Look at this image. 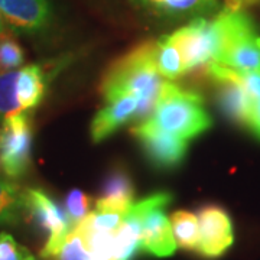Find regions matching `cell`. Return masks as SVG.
Segmentation results:
<instances>
[{
    "label": "cell",
    "mask_w": 260,
    "mask_h": 260,
    "mask_svg": "<svg viewBox=\"0 0 260 260\" xmlns=\"http://www.w3.org/2000/svg\"><path fill=\"white\" fill-rule=\"evenodd\" d=\"M155 59V41H146L120 56L107 70L102 81L104 100L116 95H133L139 102L136 123L152 116L165 81L160 78Z\"/></svg>",
    "instance_id": "6da1fadb"
},
{
    "label": "cell",
    "mask_w": 260,
    "mask_h": 260,
    "mask_svg": "<svg viewBox=\"0 0 260 260\" xmlns=\"http://www.w3.org/2000/svg\"><path fill=\"white\" fill-rule=\"evenodd\" d=\"M5 32H6V22H5V19L2 16V13H0V37H3Z\"/></svg>",
    "instance_id": "4316f807"
},
{
    "label": "cell",
    "mask_w": 260,
    "mask_h": 260,
    "mask_svg": "<svg viewBox=\"0 0 260 260\" xmlns=\"http://www.w3.org/2000/svg\"><path fill=\"white\" fill-rule=\"evenodd\" d=\"M169 38L182 56L185 73L213 64L220 52L221 38L215 19H192L188 25L171 34Z\"/></svg>",
    "instance_id": "8992f818"
},
{
    "label": "cell",
    "mask_w": 260,
    "mask_h": 260,
    "mask_svg": "<svg viewBox=\"0 0 260 260\" xmlns=\"http://www.w3.org/2000/svg\"><path fill=\"white\" fill-rule=\"evenodd\" d=\"M217 83L220 85L218 102L225 116L234 121L247 124V119L254 100L239 84L233 81H217Z\"/></svg>",
    "instance_id": "5bb4252c"
},
{
    "label": "cell",
    "mask_w": 260,
    "mask_h": 260,
    "mask_svg": "<svg viewBox=\"0 0 260 260\" xmlns=\"http://www.w3.org/2000/svg\"><path fill=\"white\" fill-rule=\"evenodd\" d=\"M208 71L215 81H233L239 84L253 100H260V73L239 71L215 62L208 65Z\"/></svg>",
    "instance_id": "ac0fdd59"
},
{
    "label": "cell",
    "mask_w": 260,
    "mask_h": 260,
    "mask_svg": "<svg viewBox=\"0 0 260 260\" xmlns=\"http://www.w3.org/2000/svg\"><path fill=\"white\" fill-rule=\"evenodd\" d=\"M34 254L19 244L9 233H0V260H28Z\"/></svg>",
    "instance_id": "cb8c5ba5"
},
{
    "label": "cell",
    "mask_w": 260,
    "mask_h": 260,
    "mask_svg": "<svg viewBox=\"0 0 260 260\" xmlns=\"http://www.w3.org/2000/svg\"><path fill=\"white\" fill-rule=\"evenodd\" d=\"M18 71L0 74V117L6 119L10 114L22 112L16 95Z\"/></svg>",
    "instance_id": "ffe728a7"
},
{
    "label": "cell",
    "mask_w": 260,
    "mask_h": 260,
    "mask_svg": "<svg viewBox=\"0 0 260 260\" xmlns=\"http://www.w3.org/2000/svg\"><path fill=\"white\" fill-rule=\"evenodd\" d=\"M155 59L159 74L168 80H177L185 74L182 56L169 35L160 37L158 41H155Z\"/></svg>",
    "instance_id": "9a60e30c"
},
{
    "label": "cell",
    "mask_w": 260,
    "mask_h": 260,
    "mask_svg": "<svg viewBox=\"0 0 260 260\" xmlns=\"http://www.w3.org/2000/svg\"><path fill=\"white\" fill-rule=\"evenodd\" d=\"M132 133L140 142L148 159L160 169L179 167L186 156L188 140L158 129L149 120L136 123Z\"/></svg>",
    "instance_id": "52a82bcc"
},
{
    "label": "cell",
    "mask_w": 260,
    "mask_h": 260,
    "mask_svg": "<svg viewBox=\"0 0 260 260\" xmlns=\"http://www.w3.org/2000/svg\"><path fill=\"white\" fill-rule=\"evenodd\" d=\"M25 62L23 49L15 39L0 37V74L16 71Z\"/></svg>",
    "instance_id": "44dd1931"
},
{
    "label": "cell",
    "mask_w": 260,
    "mask_h": 260,
    "mask_svg": "<svg viewBox=\"0 0 260 260\" xmlns=\"http://www.w3.org/2000/svg\"><path fill=\"white\" fill-rule=\"evenodd\" d=\"M171 201L172 195L169 192H159L158 200L149 207L142 217L140 249L156 257L172 256L178 247L171 221L164 213L165 207Z\"/></svg>",
    "instance_id": "ba28073f"
},
{
    "label": "cell",
    "mask_w": 260,
    "mask_h": 260,
    "mask_svg": "<svg viewBox=\"0 0 260 260\" xmlns=\"http://www.w3.org/2000/svg\"><path fill=\"white\" fill-rule=\"evenodd\" d=\"M135 186L132 178L124 169H113L104 178L102 186V195L95 203V210L116 211L127 214L133 204Z\"/></svg>",
    "instance_id": "7c38bea8"
},
{
    "label": "cell",
    "mask_w": 260,
    "mask_h": 260,
    "mask_svg": "<svg viewBox=\"0 0 260 260\" xmlns=\"http://www.w3.org/2000/svg\"><path fill=\"white\" fill-rule=\"evenodd\" d=\"M214 0H162L159 10L169 16H186L207 9Z\"/></svg>",
    "instance_id": "603a6c76"
},
{
    "label": "cell",
    "mask_w": 260,
    "mask_h": 260,
    "mask_svg": "<svg viewBox=\"0 0 260 260\" xmlns=\"http://www.w3.org/2000/svg\"><path fill=\"white\" fill-rule=\"evenodd\" d=\"M138 3H142V5H146V6H152V8H160V3L162 0H135Z\"/></svg>",
    "instance_id": "484cf974"
},
{
    "label": "cell",
    "mask_w": 260,
    "mask_h": 260,
    "mask_svg": "<svg viewBox=\"0 0 260 260\" xmlns=\"http://www.w3.org/2000/svg\"><path fill=\"white\" fill-rule=\"evenodd\" d=\"M48 74L41 64H30L18 71L16 95L22 112H30L45 99Z\"/></svg>",
    "instance_id": "4fadbf2b"
},
{
    "label": "cell",
    "mask_w": 260,
    "mask_h": 260,
    "mask_svg": "<svg viewBox=\"0 0 260 260\" xmlns=\"http://www.w3.org/2000/svg\"><path fill=\"white\" fill-rule=\"evenodd\" d=\"M34 130L29 112L3 119L0 127V171L10 179L26 175L32 165Z\"/></svg>",
    "instance_id": "5b68a950"
},
{
    "label": "cell",
    "mask_w": 260,
    "mask_h": 260,
    "mask_svg": "<svg viewBox=\"0 0 260 260\" xmlns=\"http://www.w3.org/2000/svg\"><path fill=\"white\" fill-rule=\"evenodd\" d=\"M0 13L10 28L25 35L44 32L52 20L48 0H0Z\"/></svg>",
    "instance_id": "30bf717a"
},
{
    "label": "cell",
    "mask_w": 260,
    "mask_h": 260,
    "mask_svg": "<svg viewBox=\"0 0 260 260\" xmlns=\"http://www.w3.org/2000/svg\"><path fill=\"white\" fill-rule=\"evenodd\" d=\"M246 126L260 139V100H254L253 103Z\"/></svg>",
    "instance_id": "d4e9b609"
},
{
    "label": "cell",
    "mask_w": 260,
    "mask_h": 260,
    "mask_svg": "<svg viewBox=\"0 0 260 260\" xmlns=\"http://www.w3.org/2000/svg\"><path fill=\"white\" fill-rule=\"evenodd\" d=\"M52 260H91L85 237L78 225L73 227Z\"/></svg>",
    "instance_id": "d6986e66"
},
{
    "label": "cell",
    "mask_w": 260,
    "mask_h": 260,
    "mask_svg": "<svg viewBox=\"0 0 260 260\" xmlns=\"http://www.w3.org/2000/svg\"><path fill=\"white\" fill-rule=\"evenodd\" d=\"M158 129L191 140L211 127L213 119L201 95L165 81L152 116L146 119Z\"/></svg>",
    "instance_id": "7a4b0ae2"
},
{
    "label": "cell",
    "mask_w": 260,
    "mask_h": 260,
    "mask_svg": "<svg viewBox=\"0 0 260 260\" xmlns=\"http://www.w3.org/2000/svg\"><path fill=\"white\" fill-rule=\"evenodd\" d=\"M28 260H37V259H35V256H34V257H30V259H28Z\"/></svg>",
    "instance_id": "83f0119b"
},
{
    "label": "cell",
    "mask_w": 260,
    "mask_h": 260,
    "mask_svg": "<svg viewBox=\"0 0 260 260\" xmlns=\"http://www.w3.org/2000/svg\"><path fill=\"white\" fill-rule=\"evenodd\" d=\"M23 214V191L15 182L0 178V225L19 223Z\"/></svg>",
    "instance_id": "2e32d148"
},
{
    "label": "cell",
    "mask_w": 260,
    "mask_h": 260,
    "mask_svg": "<svg viewBox=\"0 0 260 260\" xmlns=\"http://www.w3.org/2000/svg\"><path fill=\"white\" fill-rule=\"evenodd\" d=\"M169 221L178 246L185 250H197L200 234L198 215L186 210H178L171 215Z\"/></svg>",
    "instance_id": "e0dca14e"
},
{
    "label": "cell",
    "mask_w": 260,
    "mask_h": 260,
    "mask_svg": "<svg viewBox=\"0 0 260 260\" xmlns=\"http://www.w3.org/2000/svg\"><path fill=\"white\" fill-rule=\"evenodd\" d=\"M215 22L221 37L215 64L239 71L260 73V35L251 19L240 9L225 8L217 15Z\"/></svg>",
    "instance_id": "3957f363"
},
{
    "label": "cell",
    "mask_w": 260,
    "mask_h": 260,
    "mask_svg": "<svg viewBox=\"0 0 260 260\" xmlns=\"http://www.w3.org/2000/svg\"><path fill=\"white\" fill-rule=\"evenodd\" d=\"M25 214L42 232L47 233V242L41 250L44 260H52L73 230L70 217L55 200L41 188H26L23 191Z\"/></svg>",
    "instance_id": "277c9868"
},
{
    "label": "cell",
    "mask_w": 260,
    "mask_h": 260,
    "mask_svg": "<svg viewBox=\"0 0 260 260\" xmlns=\"http://www.w3.org/2000/svg\"><path fill=\"white\" fill-rule=\"evenodd\" d=\"M139 102L133 95H116L106 100V106L94 116L90 135L94 143H100L112 136L126 123L138 120Z\"/></svg>",
    "instance_id": "8fae6325"
},
{
    "label": "cell",
    "mask_w": 260,
    "mask_h": 260,
    "mask_svg": "<svg viewBox=\"0 0 260 260\" xmlns=\"http://www.w3.org/2000/svg\"><path fill=\"white\" fill-rule=\"evenodd\" d=\"M91 197L87 195L81 189H71L65 198V211L70 217V221L73 225H77L80 221L91 213Z\"/></svg>",
    "instance_id": "7402d4cb"
},
{
    "label": "cell",
    "mask_w": 260,
    "mask_h": 260,
    "mask_svg": "<svg viewBox=\"0 0 260 260\" xmlns=\"http://www.w3.org/2000/svg\"><path fill=\"white\" fill-rule=\"evenodd\" d=\"M197 215L200 225L197 251L207 259L223 256L234 242L230 215L217 205L203 207Z\"/></svg>",
    "instance_id": "9c48e42d"
}]
</instances>
